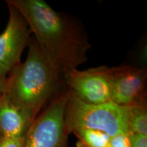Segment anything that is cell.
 <instances>
[{"label":"cell","instance_id":"obj_11","mask_svg":"<svg viewBox=\"0 0 147 147\" xmlns=\"http://www.w3.org/2000/svg\"><path fill=\"white\" fill-rule=\"evenodd\" d=\"M109 147H130L128 135L118 134L111 137L110 140Z\"/></svg>","mask_w":147,"mask_h":147},{"label":"cell","instance_id":"obj_10","mask_svg":"<svg viewBox=\"0 0 147 147\" xmlns=\"http://www.w3.org/2000/svg\"><path fill=\"white\" fill-rule=\"evenodd\" d=\"M129 134L147 136V106L129 108Z\"/></svg>","mask_w":147,"mask_h":147},{"label":"cell","instance_id":"obj_9","mask_svg":"<svg viewBox=\"0 0 147 147\" xmlns=\"http://www.w3.org/2000/svg\"><path fill=\"white\" fill-rule=\"evenodd\" d=\"M77 138L76 147H109L110 137L98 130L78 129L71 132Z\"/></svg>","mask_w":147,"mask_h":147},{"label":"cell","instance_id":"obj_13","mask_svg":"<svg viewBox=\"0 0 147 147\" xmlns=\"http://www.w3.org/2000/svg\"><path fill=\"white\" fill-rule=\"evenodd\" d=\"M128 138L130 147H147V136L129 134Z\"/></svg>","mask_w":147,"mask_h":147},{"label":"cell","instance_id":"obj_5","mask_svg":"<svg viewBox=\"0 0 147 147\" xmlns=\"http://www.w3.org/2000/svg\"><path fill=\"white\" fill-rule=\"evenodd\" d=\"M65 86L69 93L87 104L111 102V67L69 69L65 75Z\"/></svg>","mask_w":147,"mask_h":147},{"label":"cell","instance_id":"obj_3","mask_svg":"<svg viewBox=\"0 0 147 147\" xmlns=\"http://www.w3.org/2000/svg\"><path fill=\"white\" fill-rule=\"evenodd\" d=\"M129 108L113 102L87 104L67 91L64 121L69 134L78 129H87L104 132L110 138L118 134L129 135Z\"/></svg>","mask_w":147,"mask_h":147},{"label":"cell","instance_id":"obj_1","mask_svg":"<svg viewBox=\"0 0 147 147\" xmlns=\"http://www.w3.org/2000/svg\"><path fill=\"white\" fill-rule=\"evenodd\" d=\"M6 3L19 11L38 46L62 71L66 73L87 61L91 46L72 18L56 12L43 0H8Z\"/></svg>","mask_w":147,"mask_h":147},{"label":"cell","instance_id":"obj_4","mask_svg":"<svg viewBox=\"0 0 147 147\" xmlns=\"http://www.w3.org/2000/svg\"><path fill=\"white\" fill-rule=\"evenodd\" d=\"M66 89L36 117L25 137L24 147H69L64 115Z\"/></svg>","mask_w":147,"mask_h":147},{"label":"cell","instance_id":"obj_14","mask_svg":"<svg viewBox=\"0 0 147 147\" xmlns=\"http://www.w3.org/2000/svg\"><path fill=\"white\" fill-rule=\"evenodd\" d=\"M6 77L0 75V97L3 94L6 84Z\"/></svg>","mask_w":147,"mask_h":147},{"label":"cell","instance_id":"obj_7","mask_svg":"<svg viewBox=\"0 0 147 147\" xmlns=\"http://www.w3.org/2000/svg\"><path fill=\"white\" fill-rule=\"evenodd\" d=\"M146 81L144 69L126 65L111 67V102L125 108L147 106Z\"/></svg>","mask_w":147,"mask_h":147},{"label":"cell","instance_id":"obj_6","mask_svg":"<svg viewBox=\"0 0 147 147\" xmlns=\"http://www.w3.org/2000/svg\"><path fill=\"white\" fill-rule=\"evenodd\" d=\"M9 19L4 31L0 34V75L7 76L21 63V55L32 38V31L27 21L13 5L7 3Z\"/></svg>","mask_w":147,"mask_h":147},{"label":"cell","instance_id":"obj_12","mask_svg":"<svg viewBox=\"0 0 147 147\" xmlns=\"http://www.w3.org/2000/svg\"><path fill=\"white\" fill-rule=\"evenodd\" d=\"M25 138L0 137V147H24Z\"/></svg>","mask_w":147,"mask_h":147},{"label":"cell","instance_id":"obj_2","mask_svg":"<svg viewBox=\"0 0 147 147\" xmlns=\"http://www.w3.org/2000/svg\"><path fill=\"white\" fill-rule=\"evenodd\" d=\"M26 60L6 77L3 94L18 107L37 117L65 89V73L55 65L32 36Z\"/></svg>","mask_w":147,"mask_h":147},{"label":"cell","instance_id":"obj_8","mask_svg":"<svg viewBox=\"0 0 147 147\" xmlns=\"http://www.w3.org/2000/svg\"><path fill=\"white\" fill-rule=\"evenodd\" d=\"M36 118L14 104L5 95L0 97V137L25 138Z\"/></svg>","mask_w":147,"mask_h":147}]
</instances>
